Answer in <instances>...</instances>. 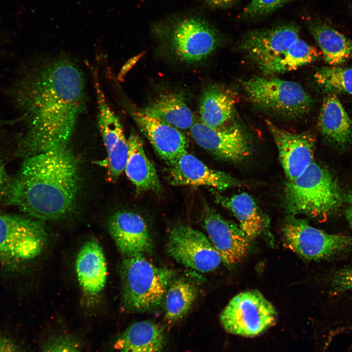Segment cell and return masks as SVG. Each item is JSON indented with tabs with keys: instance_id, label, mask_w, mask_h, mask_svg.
<instances>
[{
	"instance_id": "obj_34",
	"label": "cell",
	"mask_w": 352,
	"mask_h": 352,
	"mask_svg": "<svg viewBox=\"0 0 352 352\" xmlns=\"http://www.w3.org/2000/svg\"><path fill=\"white\" fill-rule=\"evenodd\" d=\"M346 203L345 216L349 224L352 228V189L346 194L345 197Z\"/></svg>"
},
{
	"instance_id": "obj_21",
	"label": "cell",
	"mask_w": 352,
	"mask_h": 352,
	"mask_svg": "<svg viewBox=\"0 0 352 352\" xmlns=\"http://www.w3.org/2000/svg\"><path fill=\"white\" fill-rule=\"evenodd\" d=\"M166 345L162 328L149 320L130 325L116 339L117 352H163Z\"/></svg>"
},
{
	"instance_id": "obj_12",
	"label": "cell",
	"mask_w": 352,
	"mask_h": 352,
	"mask_svg": "<svg viewBox=\"0 0 352 352\" xmlns=\"http://www.w3.org/2000/svg\"><path fill=\"white\" fill-rule=\"evenodd\" d=\"M191 134L200 147L218 159L238 162L251 153V145L246 132L239 125L215 129L201 122L194 123Z\"/></svg>"
},
{
	"instance_id": "obj_14",
	"label": "cell",
	"mask_w": 352,
	"mask_h": 352,
	"mask_svg": "<svg viewBox=\"0 0 352 352\" xmlns=\"http://www.w3.org/2000/svg\"><path fill=\"white\" fill-rule=\"evenodd\" d=\"M97 104V122L107 153L110 180H116L125 168L129 153L128 139L120 121L109 105L100 84L95 81Z\"/></svg>"
},
{
	"instance_id": "obj_37",
	"label": "cell",
	"mask_w": 352,
	"mask_h": 352,
	"mask_svg": "<svg viewBox=\"0 0 352 352\" xmlns=\"http://www.w3.org/2000/svg\"><path fill=\"white\" fill-rule=\"evenodd\" d=\"M6 352H25L19 345L16 344L13 347Z\"/></svg>"
},
{
	"instance_id": "obj_16",
	"label": "cell",
	"mask_w": 352,
	"mask_h": 352,
	"mask_svg": "<svg viewBox=\"0 0 352 352\" xmlns=\"http://www.w3.org/2000/svg\"><path fill=\"white\" fill-rule=\"evenodd\" d=\"M169 167L170 183L176 186H204L221 191L245 185L243 182L228 174L208 167L187 151Z\"/></svg>"
},
{
	"instance_id": "obj_9",
	"label": "cell",
	"mask_w": 352,
	"mask_h": 352,
	"mask_svg": "<svg viewBox=\"0 0 352 352\" xmlns=\"http://www.w3.org/2000/svg\"><path fill=\"white\" fill-rule=\"evenodd\" d=\"M299 39V28L286 23L255 29L244 35L239 48L263 73Z\"/></svg>"
},
{
	"instance_id": "obj_3",
	"label": "cell",
	"mask_w": 352,
	"mask_h": 352,
	"mask_svg": "<svg viewBox=\"0 0 352 352\" xmlns=\"http://www.w3.org/2000/svg\"><path fill=\"white\" fill-rule=\"evenodd\" d=\"M284 192V205L288 214L320 220L336 211L343 199L331 174L314 161L298 177L287 180Z\"/></svg>"
},
{
	"instance_id": "obj_22",
	"label": "cell",
	"mask_w": 352,
	"mask_h": 352,
	"mask_svg": "<svg viewBox=\"0 0 352 352\" xmlns=\"http://www.w3.org/2000/svg\"><path fill=\"white\" fill-rule=\"evenodd\" d=\"M129 153L125 172L136 192L160 191L161 186L156 171L148 158L140 137L131 133L128 139Z\"/></svg>"
},
{
	"instance_id": "obj_36",
	"label": "cell",
	"mask_w": 352,
	"mask_h": 352,
	"mask_svg": "<svg viewBox=\"0 0 352 352\" xmlns=\"http://www.w3.org/2000/svg\"><path fill=\"white\" fill-rule=\"evenodd\" d=\"M210 6L216 8H226L235 4L239 0H204Z\"/></svg>"
},
{
	"instance_id": "obj_8",
	"label": "cell",
	"mask_w": 352,
	"mask_h": 352,
	"mask_svg": "<svg viewBox=\"0 0 352 352\" xmlns=\"http://www.w3.org/2000/svg\"><path fill=\"white\" fill-rule=\"evenodd\" d=\"M285 246L306 261H318L352 251V237L328 233L290 216L283 229Z\"/></svg>"
},
{
	"instance_id": "obj_25",
	"label": "cell",
	"mask_w": 352,
	"mask_h": 352,
	"mask_svg": "<svg viewBox=\"0 0 352 352\" xmlns=\"http://www.w3.org/2000/svg\"><path fill=\"white\" fill-rule=\"evenodd\" d=\"M236 102L231 90L220 86L208 88L200 100L201 122L212 128H223L233 118Z\"/></svg>"
},
{
	"instance_id": "obj_7",
	"label": "cell",
	"mask_w": 352,
	"mask_h": 352,
	"mask_svg": "<svg viewBox=\"0 0 352 352\" xmlns=\"http://www.w3.org/2000/svg\"><path fill=\"white\" fill-rule=\"evenodd\" d=\"M277 319L274 306L256 290L235 295L220 315V323L227 332L245 337L260 335L272 327Z\"/></svg>"
},
{
	"instance_id": "obj_4",
	"label": "cell",
	"mask_w": 352,
	"mask_h": 352,
	"mask_svg": "<svg viewBox=\"0 0 352 352\" xmlns=\"http://www.w3.org/2000/svg\"><path fill=\"white\" fill-rule=\"evenodd\" d=\"M120 274L125 309L142 312L155 308L161 303L176 272L155 266L144 255H137L125 257Z\"/></svg>"
},
{
	"instance_id": "obj_15",
	"label": "cell",
	"mask_w": 352,
	"mask_h": 352,
	"mask_svg": "<svg viewBox=\"0 0 352 352\" xmlns=\"http://www.w3.org/2000/svg\"><path fill=\"white\" fill-rule=\"evenodd\" d=\"M266 124L274 138L286 176L288 180H293L314 161V138L309 133L288 132L268 120Z\"/></svg>"
},
{
	"instance_id": "obj_33",
	"label": "cell",
	"mask_w": 352,
	"mask_h": 352,
	"mask_svg": "<svg viewBox=\"0 0 352 352\" xmlns=\"http://www.w3.org/2000/svg\"><path fill=\"white\" fill-rule=\"evenodd\" d=\"M9 186L7 175L0 158V199L7 193Z\"/></svg>"
},
{
	"instance_id": "obj_31",
	"label": "cell",
	"mask_w": 352,
	"mask_h": 352,
	"mask_svg": "<svg viewBox=\"0 0 352 352\" xmlns=\"http://www.w3.org/2000/svg\"><path fill=\"white\" fill-rule=\"evenodd\" d=\"M295 0H251L243 11L246 18L267 15L289 2Z\"/></svg>"
},
{
	"instance_id": "obj_10",
	"label": "cell",
	"mask_w": 352,
	"mask_h": 352,
	"mask_svg": "<svg viewBox=\"0 0 352 352\" xmlns=\"http://www.w3.org/2000/svg\"><path fill=\"white\" fill-rule=\"evenodd\" d=\"M166 248L169 255L176 262L202 273L216 269L222 262L208 238L186 224L176 225L171 230Z\"/></svg>"
},
{
	"instance_id": "obj_13",
	"label": "cell",
	"mask_w": 352,
	"mask_h": 352,
	"mask_svg": "<svg viewBox=\"0 0 352 352\" xmlns=\"http://www.w3.org/2000/svg\"><path fill=\"white\" fill-rule=\"evenodd\" d=\"M201 219L209 240L222 262L232 266L242 261L248 253L251 241L240 227L207 205L204 207Z\"/></svg>"
},
{
	"instance_id": "obj_6",
	"label": "cell",
	"mask_w": 352,
	"mask_h": 352,
	"mask_svg": "<svg viewBox=\"0 0 352 352\" xmlns=\"http://www.w3.org/2000/svg\"><path fill=\"white\" fill-rule=\"evenodd\" d=\"M47 234L38 220L0 214V263L7 271L17 272L38 256Z\"/></svg>"
},
{
	"instance_id": "obj_29",
	"label": "cell",
	"mask_w": 352,
	"mask_h": 352,
	"mask_svg": "<svg viewBox=\"0 0 352 352\" xmlns=\"http://www.w3.org/2000/svg\"><path fill=\"white\" fill-rule=\"evenodd\" d=\"M318 85L325 91L352 95V67L336 66L323 67L314 75Z\"/></svg>"
},
{
	"instance_id": "obj_35",
	"label": "cell",
	"mask_w": 352,
	"mask_h": 352,
	"mask_svg": "<svg viewBox=\"0 0 352 352\" xmlns=\"http://www.w3.org/2000/svg\"><path fill=\"white\" fill-rule=\"evenodd\" d=\"M16 343L9 336L0 334V352H6L13 347Z\"/></svg>"
},
{
	"instance_id": "obj_28",
	"label": "cell",
	"mask_w": 352,
	"mask_h": 352,
	"mask_svg": "<svg viewBox=\"0 0 352 352\" xmlns=\"http://www.w3.org/2000/svg\"><path fill=\"white\" fill-rule=\"evenodd\" d=\"M319 56L316 48L300 38L288 49L286 55L264 73L271 75L294 70L315 61Z\"/></svg>"
},
{
	"instance_id": "obj_19",
	"label": "cell",
	"mask_w": 352,
	"mask_h": 352,
	"mask_svg": "<svg viewBox=\"0 0 352 352\" xmlns=\"http://www.w3.org/2000/svg\"><path fill=\"white\" fill-rule=\"evenodd\" d=\"M76 272L79 283L88 295L94 296L103 289L107 267L103 251L95 240L87 242L76 258Z\"/></svg>"
},
{
	"instance_id": "obj_32",
	"label": "cell",
	"mask_w": 352,
	"mask_h": 352,
	"mask_svg": "<svg viewBox=\"0 0 352 352\" xmlns=\"http://www.w3.org/2000/svg\"><path fill=\"white\" fill-rule=\"evenodd\" d=\"M330 286L332 295L352 290V265L336 271L332 276Z\"/></svg>"
},
{
	"instance_id": "obj_24",
	"label": "cell",
	"mask_w": 352,
	"mask_h": 352,
	"mask_svg": "<svg viewBox=\"0 0 352 352\" xmlns=\"http://www.w3.org/2000/svg\"><path fill=\"white\" fill-rule=\"evenodd\" d=\"M307 24L329 65L337 66L352 58L351 40L320 20L309 19Z\"/></svg>"
},
{
	"instance_id": "obj_26",
	"label": "cell",
	"mask_w": 352,
	"mask_h": 352,
	"mask_svg": "<svg viewBox=\"0 0 352 352\" xmlns=\"http://www.w3.org/2000/svg\"><path fill=\"white\" fill-rule=\"evenodd\" d=\"M177 129L186 130L193 125V115L183 97L168 93L161 95L142 110Z\"/></svg>"
},
{
	"instance_id": "obj_11",
	"label": "cell",
	"mask_w": 352,
	"mask_h": 352,
	"mask_svg": "<svg viewBox=\"0 0 352 352\" xmlns=\"http://www.w3.org/2000/svg\"><path fill=\"white\" fill-rule=\"evenodd\" d=\"M221 36L210 23L199 17L178 21L171 27L170 45L177 57L187 63L207 58L219 46Z\"/></svg>"
},
{
	"instance_id": "obj_17",
	"label": "cell",
	"mask_w": 352,
	"mask_h": 352,
	"mask_svg": "<svg viewBox=\"0 0 352 352\" xmlns=\"http://www.w3.org/2000/svg\"><path fill=\"white\" fill-rule=\"evenodd\" d=\"M108 227L117 248L125 257L144 255L152 251L149 231L139 215L128 211L117 212L110 218Z\"/></svg>"
},
{
	"instance_id": "obj_1",
	"label": "cell",
	"mask_w": 352,
	"mask_h": 352,
	"mask_svg": "<svg viewBox=\"0 0 352 352\" xmlns=\"http://www.w3.org/2000/svg\"><path fill=\"white\" fill-rule=\"evenodd\" d=\"M86 88L80 66L63 55L46 59L23 79L17 99L27 124L28 156L67 146L86 109Z\"/></svg>"
},
{
	"instance_id": "obj_23",
	"label": "cell",
	"mask_w": 352,
	"mask_h": 352,
	"mask_svg": "<svg viewBox=\"0 0 352 352\" xmlns=\"http://www.w3.org/2000/svg\"><path fill=\"white\" fill-rule=\"evenodd\" d=\"M318 125L322 135L339 147H345L352 140V121L334 94L325 98Z\"/></svg>"
},
{
	"instance_id": "obj_30",
	"label": "cell",
	"mask_w": 352,
	"mask_h": 352,
	"mask_svg": "<svg viewBox=\"0 0 352 352\" xmlns=\"http://www.w3.org/2000/svg\"><path fill=\"white\" fill-rule=\"evenodd\" d=\"M41 352H81L79 341L68 332H56L44 342Z\"/></svg>"
},
{
	"instance_id": "obj_20",
	"label": "cell",
	"mask_w": 352,
	"mask_h": 352,
	"mask_svg": "<svg viewBox=\"0 0 352 352\" xmlns=\"http://www.w3.org/2000/svg\"><path fill=\"white\" fill-rule=\"evenodd\" d=\"M216 202L230 211L239 222V226L250 241L258 238L266 229V216L253 198L243 192L226 197L215 194Z\"/></svg>"
},
{
	"instance_id": "obj_18",
	"label": "cell",
	"mask_w": 352,
	"mask_h": 352,
	"mask_svg": "<svg viewBox=\"0 0 352 352\" xmlns=\"http://www.w3.org/2000/svg\"><path fill=\"white\" fill-rule=\"evenodd\" d=\"M132 115L156 152L169 166L187 151V139L176 128L143 111L134 112Z\"/></svg>"
},
{
	"instance_id": "obj_2",
	"label": "cell",
	"mask_w": 352,
	"mask_h": 352,
	"mask_svg": "<svg viewBox=\"0 0 352 352\" xmlns=\"http://www.w3.org/2000/svg\"><path fill=\"white\" fill-rule=\"evenodd\" d=\"M79 176L67 146L28 156L9 186V202L38 220L62 218L74 206Z\"/></svg>"
},
{
	"instance_id": "obj_5",
	"label": "cell",
	"mask_w": 352,
	"mask_h": 352,
	"mask_svg": "<svg viewBox=\"0 0 352 352\" xmlns=\"http://www.w3.org/2000/svg\"><path fill=\"white\" fill-rule=\"evenodd\" d=\"M255 107L286 119H297L310 110L313 100L299 84L278 78L254 76L241 82Z\"/></svg>"
},
{
	"instance_id": "obj_27",
	"label": "cell",
	"mask_w": 352,
	"mask_h": 352,
	"mask_svg": "<svg viewBox=\"0 0 352 352\" xmlns=\"http://www.w3.org/2000/svg\"><path fill=\"white\" fill-rule=\"evenodd\" d=\"M198 289L194 283L179 278L168 287L165 295V319L169 324L175 323L184 317L196 301Z\"/></svg>"
}]
</instances>
